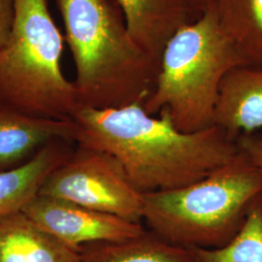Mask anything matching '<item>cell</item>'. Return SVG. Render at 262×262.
Returning a JSON list of instances; mask_svg holds the SVG:
<instances>
[{"mask_svg":"<svg viewBox=\"0 0 262 262\" xmlns=\"http://www.w3.org/2000/svg\"><path fill=\"white\" fill-rule=\"evenodd\" d=\"M261 200L262 173L240 150L193 184L144 194L142 222L149 231L175 246L219 249L234 239Z\"/></svg>","mask_w":262,"mask_h":262,"instance_id":"obj_3","label":"cell"},{"mask_svg":"<svg viewBox=\"0 0 262 262\" xmlns=\"http://www.w3.org/2000/svg\"><path fill=\"white\" fill-rule=\"evenodd\" d=\"M190 6L197 17H200L207 10L210 9L214 0H188Z\"/></svg>","mask_w":262,"mask_h":262,"instance_id":"obj_18","label":"cell"},{"mask_svg":"<svg viewBox=\"0 0 262 262\" xmlns=\"http://www.w3.org/2000/svg\"><path fill=\"white\" fill-rule=\"evenodd\" d=\"M39 194L141 224L144 194L112 155L76 145L44 181Z\"/></svg>","mask_w":262,"mask_h":262,"instance_id":"obj_6","label":"cell"},{"mask_svg":"<svg viewBox=\"0 0 262 262\" xmlns=\"http://www.w3.org/2000/svg\"><path fill=\"white\" fill-rule=\"evenodd\" d=\"M15 20V0H0V52L9 40Z\"/></svg>","mask_w":262,"mask_h":262,"instance_id":"obj_17","label":"cell"},{"mask_svg":"<svg viewBox=\"0 0 262 262\" xmlns=\"http://www.w3.org/2000/svg\"><path fill=\"white\" fill-rule=\"evenodd\" d=\"M80 256L81 262H196L190 249L168 243L148 229L128 240L85 244Z\"/></svg>","mask_w":262,"mask_h":262,"instance_id":"obj_14","label":"cell"},{"mask_svg":"<svg viewBox=\"0 0 262 262\" xmlns=\"http://www.w3.org/2000/svg\"><path fill=\"white\" fill-rule=\"evenodd\" d=\"M239 66H246L211 7L169 39L155 89L143 107L152 116L166 111L183 132L213 126L220 84Z\"/></svg>","mask_w":262,"mask_h":262,"instance_id":"obj_4","label":"cell"},{"mask_svg":"<svg viewBox=\"0 0 262 262\" xmlns=\"http://www.w3.org/2000/svg\"><path fill=\"white\" fill-rule=\"evenodd\" d=\"M74 142L54 141L16 168L0 173V216L23 210L37 195L50 173L74 149Z\"/></svg>","mask_w":262,"mask_h":262,"instance_id":"obj_12","label":"cell"},{"mask_svg":"<svg viewBox=\"0 0 262 262\" xmlns=\"http://www.w3.org/2000/svg\"><path fill=\"white\" fill-rule=\"evenodd\" d=\"M72 120L29 117L0 106V173L28 162L48 144L74 141Z\"/></svg>","mask_w":262,"mask_h":262,"instance_id":"obj_9","label":"cell"},{"mask_svg":"<svg viewBox=\"0 0 262 262\" xmlns=\"http://www.w3.org/2000/svg\"><path fill=\"white\" fill-rule=\"evenodd\" d=\"M211 7L245 66L262 68V0H214Z\"/></svg>","mask_w":262,"mask_h":262,"instance_id":"obj_13","label":"cell"},{"mask_svg":"<svg viewBox=\"0 0 262 262\" xmlns=\"http://www.w3.org/2000/svg\"><path fill=\"white\" fill-rule=\"evenodd\" d=\"M237 143L239 149L243 150L262 173V134L256 132L241 134L237 138Z\"/></svg>","mask_w":262,"mask_h":262,"instance_id":"obj_16","label":"cell"},{"mask_svg":"<svg viewBox=\"0 0 262 262\" xmlns=\"http://www.w3.org/2000/svg\"><path fill=\"white\" fill-rule=\"evenodd\" d=\"M21 211L40 227L78 250L85 244L128 240L147 230L142 224L39 193Z\"/></svg>","mask_w":262,"mask_h":262,"instance_id":"obj_7","label":"cell"},{"mask_svg":"<svg viewBox=\"0 0 262 262\" xmlns=\"http://www.w3.org/2000/svg\"><path fill=\"white\" fill-rule=\"evenodd\" d=\"M0 262H81L80 250L62 242L21 210L0 216Z\"/></svg>","mask_w":262,"mask_h":262,"instance_id":"obj_11","label":"cell"},{"mask_svg":"<svg viewBox=\"0 0 262 262\" xmlns=\"http://www.w3.org/2000/svg\"><path fill=\"white\" fill-rule=\"evenodd\" d=\"M71 120L76 145L112 155L143 194L193 184L240 151L237 139L215 124L183 132L166 111L157 118L141 104L106 109L79 106Z\"/></svg>","mask_w":262,"mask_h":262,"instance_id":"obj_1","label":"cell"},{"mask_svg":"<svg viewBox=\"0 0 262 262\" xmlns=\"http://www.w3.org/2000/svg\"><path fill=\"white\" fill-rule=\"evenodd\" d=\"M214 124L235 139L262 128V68L239 66L224 77Z\"/></svg>","mask_w":262,"mask_h":262,"instance_id":"obj_10","label":"cell"},{"mask_svg":"<svg viewBox=\"0 0 262 262\" xmlns=\"http://www.w3.org/2000/svg\"><path fill=\"white\" fill-rule=\"evenodd\" d=\"M75 64L80 106L119 108L148 99L159 62L131 36L114 0H56Z\"/></svg>","mask_w":262,"mask_h":262,"instance_id":"obj_2","label":"cell"},{"mask_svg":"<svg viewBox=\"0 0 262 262\" xmlns=\"http://www.w3.org/2000/svg\"><path fill=\"white\" fill-rule=\"evenodd\" d=\"M66 38L48 0H15V20L0 52V106L29 117L71 120L80 106L61 68Z\"/></svg>","mask_w":262,"mask_h":262,"instance_id":"obj_5","label":"cell"},{"mask_svg":"<svg viewBox=\"0 0 262 262\" xmlns=\"http://www.w3.org/2000/svg\"><path fill=\"white\" fill-rule=\"evenodd\" d=\"M122 11L131 36L158 60L180 28L197 18L188 0H114Z\"/></svg>","mask_w":262,"mask_h":262,"instance_id":"obj_8","label":"cell"},{"mask_svg":"<svg viewBox=\"0 0 262 262\" xmlns=\"http://www.w3.org/2000/svg\"><path fill=\"white\" fill-rule=\"evenodd\" d=\"M196 262H262V200L250 211L243 228L219 249H192Z\"/></svg>","mask_w":262,"mask_h":262,"instance_id":"obj_15","label":"cell"}]
</instances>
